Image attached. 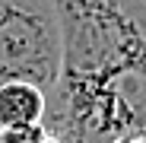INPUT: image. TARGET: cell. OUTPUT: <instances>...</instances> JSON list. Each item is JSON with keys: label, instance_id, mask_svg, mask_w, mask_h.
Returning <instances> with one entry per match:
<instances>
[{"label": "cell", "instance_id": "1", "mask_svg": "<svg viewBox=\"0 0 146 143\" xmlns=\"http://www.w3.org/2000/svg\"><path fill=\"white\" fill-rule=\"evenodd\" d=\"M60 76L44 127L64 143L146 134V0H54Z\"/></svg>", "mask_w": 146, "mask_h": 143}, {"label": "cell", "instance_id": "2", "mask_svg": "<svg viewBox=\"0 0 146 143\" xmlns=\"http://www.w3.org/2000/svg\"><path fill=\"white\" fill-rule=\"evenodd\" d=\"M64 35L54 0H0V83L51 92L60 76Z\"/></svg>", "mask_w": 146, "mask_h": 143}, {"label": "cell", "instance_id": "3", "mask_svg": "<svg viewBox=\"0 0 146 143\" xmlns=\"http://www.w3.org/2000/svg\"><path fill=\"white\" fill-rule=\"evenodd\" d=\"M48 92L32 83H0V127L44 124Z\"/></svg>", "mask_w": 146, "mask_h": 143}, {"label": "cell", "instance_id": "4", "mask_svg": "<svg viewBox=\"0 0 146 143\" xmlns=\"http://www.w3.org/2000/svg\"><path fill=\"white\" fill-rule=\"evenodd\" d=\"M44 124H22V127H0V143H44Z\"/></svg>", "mask_w": 146, "mask_h": 143}, {"label": "cell", "instance_id": "5", "mask_svg": "<svg viewBox=\"0 0 146 143\" xmlns=\"http://www.w3.org/2000/svg\"><path fill=\"white\" fill-rule=\"evenodd\" d=\"M114 143H146V134H130V137H121Z\"/></svg>", "mask_w": 146, "mask_h": 143}, {"label": "cell", "instance_id": "6", "mask_svg": "<svg viewBox=\"0 0 146 143\" xmlns=\"http://www.w3.org/2000/svg\"><path fill=\"white\" fill-rule=\"evenodd\" d=\"M44 143H64V140H57L54 134H48V140H44Z\"/></svg>", "mask_w": 146, "mask_h": 143}]
</instances>
